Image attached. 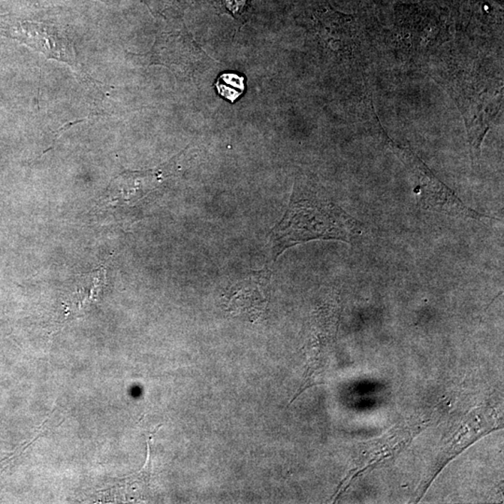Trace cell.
<instances>
[{
	"label": "cell",
	"instance_id": "cell-1",
	"mask_svg": "<svg viewBox=\"0 0 504 504\" xmlns=\"http://www.w3.org/2000/svg\"><path fill=\"white\" fill-rule=\"evenodd\" d=\"M362 235L360 222L311 182L295 184L284 216L272 228L269 246L276 261L289 247L313 240L352 243Z\"/></svg>",
	"mask_w": 504,
	"mask_h": 504
},
{
	"label": "cell",
	"instance_id": "cell-2",
	"mask_svg": "<svg viewBox=\"0 0 504 504\" xmlns=\"http://www.w3.org/2000/svg\"><path fill=\"white\" fill-rule=\"evenodd\" d=\"M389 145L412 175L415 182L414 192L419 206L455 218L475 220L490 218L467 207L451 189L434 176L433 172L412 150L392 141H389Z\"/></svg>",
	"mask_w": 504,
	"mask_h": 504
},
{
	"label": "cell",
	"instance_id": "cell-3",
	"mask_svg": "<svg viewBox=\"0 0 504 504\" xmlns=\"http://www.w3.org/2000/svg\"><path fill=\"white\" fill-rule=\"evenodd\" d=\"M0 35L16 39L48 58L76 65L73 46L68 36L57 27L46 24L20 20L11 15L0 16Z\"/></svg>",
	"mask_w": 504,
	"mask_h": 504
},
{
	"label": "cell",
	"instance_id": "cell-4",
	"mask_svg": "<svg viewBox=\"0 0 504 504\" xmlns=\"http://www.w3.org/2000/svg\"><path fill=\"white\" fill-rule=\"evenodd\" d=\"M271 276L267 268L250 272L232 287L228 294L229 304L241 309L245 306L250 309V304H254L256 309L261 310L269 297Z\"/></svg>",
	"mask_w": 504,
	"mask_h": 504
},
{
	"label": "cell",
	"instance_id": "cell-5",
	"mask_svg": "<svg viewBox=\"0 0 504 504\" xmlns=\"http://www.w3.org/2000/svg\"><path fill=\"white\" fill-rule=\"evenodd\" d=\"M216 88L220 96L233 103L245 91V78L234 73L222 74L217 81Z\"/></svg>",
	"mask_w": 504,
	"mask_h": 504
},
{
	"label": "cell",
	"instance_id": "cell-6",
	"mask_svg": "<svg viewBox=\"0 0 504 504\" xmlns=\"http://www.w3.org/2000/svg\"><path fill=\"white\" fill-rule=\"evenodd\" d=\"M246 4L247 0H225L226 7L235 15L242 13Z\"/></svg>",
	"mask_w": 504,
	"mask_h": 504
}]
</instances>
